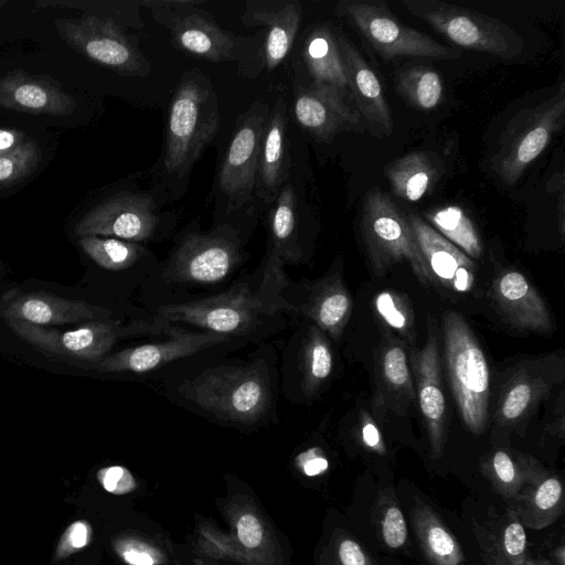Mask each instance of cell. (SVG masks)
I'll return each mask as SVG.
<instances>
[{
  "instance_id": "1",
  "label": "cell",
  "mask_w": 565,
  "mask_h": 565,
  "mask_svg": "<svg viewBox=\"0 0 565 565\" xmlns=\"http://www.w3.org/2000/svg\"><path fill=\"white\" fill-rule=\"evenodd\" d=\"M218 127L217 97L209 78L196 70L185 73L169 108L163 156L168 174L186 177Z\"/></svg>"
},
{
  "instance_id": "2",
  "label": "cell",
  "mask_w": 565,
  "mask_h": 565,
  "mask_svg": "<svg viewBox=\"0 0 565 565\" xmlns=\"http://www.w3.org/2000/svg\"><path fill=\"white\" fill-rule=\"evenodd\" d=\"M444 356L449 385L466 428L484 431L490 376L486 355L466 320L448 310L443 317Z\"/></svg>"
},
{
  "instance_id": "3",
  "label": "cell",
  "mask_w": 565,
  "mask_h": 565,
  "mask_svg": "<svg viewBox=\"0 0 565 565\" xmlns=\"http://www.w3.org/2000/svg\"><path fill=\"white\" fill-rule=\"evenodd\" d=\"M402 4L460 47L505 60L523 51V39L497 18L437 0H403Z\"/></svg>"
},
{
  "instance_id": "4",
  "label": "cell",
  "mask_w": 565,
  "mask_h": 565,
  "mask_svg": "<svg viewBox=\"0 0 565 565\" xmlns=\"http://www.w3.org/2000/svg\"><path fill=\"white\" fill-rule=\"evenodd\" d=\"M224 513L231 526L228 534L209 523L199 527L196 542L202 554L242 565L281 563V552L269 523L248 498L233 499Z\"/></svg>"
},
{
  "instance_id": "5",
  "label": "cell",
  "mask_w": 565,
  "mask_h": 565,
  "mask_svg": "<svg viewBox=\"0 0 565 565\" xmlns=\"http://www.w3.org/2000/svg\"><path fill=\"white\" fill-rule=\"evenodd\" d=\"M361 231L376 270L407 262L422 285L433 281L406 215L379 188L364 198Z\"/></svg>"
},
{
  "instance_id": "6",
  "label": "cell",
  "mask_w": 565,
  "mask_h": 565,
  "mask_svg": "<svg viewBox=\"0 0 565 565\" xmlns=\"http://www.w3.org/2000/svg\"><path fill=\"white\" fill-rule=\"evenodd\" d=\"M565 118V87L535 107L520 110L503 131L492 168L507 184L513 185L543 152Z\"/></svg>"
},
{
  "instance_id": "7",
  "label": "cell",
  "mask_w": 565,
  "mask_h": 565,
  "mask_svg": "<svg viewBox=\"0 0 565 565\" xmlns=\"http://www.w3.org/2000/svg\"><path fill=\"white\" fill-rule=\"evenodd\" d=\"M335 12L387 61L401 56L455 60L462 55L459 50L403 24L383 1L344 0L337 4Z\"/></svg>"
},
{
  "instance_id": "8",
  "label": "cell",
  "mask_w": 565,
  "mask_h": 565,
  "mask_svg": "<svg viewBox=\"0 0 565 565\" xmlns=\"http://www.w3.org/2000/svg\"><path fill=\"white\" fill-rule=\"evenodd\" d=\"M182 394L220 418L250 424L268 409L265 380L252 369H213L181 385Z\"/></svg>"
},
{
  "instance_id": "9",
  "label": "cell",
  "mask_w": 565,
  "mask_h": 565,
  "mask_svg": "<svg viewBox=\"0 0 565 565\" xmlns=\"http://www.w3.org/2000/svg\"><path fill=\"white\" fill-rule=\"evenodd\" d=\"M170 31L173 45L188 54L213 63L238 62L239 70L248 77L256 76L264 67V30L254 36L235 34L196 7Z\"/></svg>"
},
{
  "instance_id": "10",
  "label": "cell",
  "mask_w": 565,
  "mask_h": 565,
  "mask_svg": "<svg viewBox=\"0 0 565 565\" xmlns=\"http://www.w3.org/2000/svg\"><path fill=\"white\" fill-rule=\"evenodd\" d=\"M274 310L277 308L241 284L214 297L162 307L157 323L181 321L228 337L252 331L260 313Z\"/></svg>"
},
{
  "instance_id": "11",
  "label": "cell",
  "mask_w": 565,
  "mask_h": 565,
  "mask_svg": "<svg viewBox=\"0 0 565 565\" xmlns=\"http://www.w3.org/2000/svg\"><path fill=\"white\" fill-rule=\"evenodd\" d=\"M270 109L254 103L237 121L218 171L226 212L238 210L256 194L259 153Z\"/></svg>"
},
{
  "instance_id": "12",
  "label": "cell",
  "mask_w": 565,
  "mask_h": 565,
  "mask_svg": "<svg viewBox=\"0 0 565 565\" xmlns=\"http://www.w3.org/2000/svg\"><path fill=\"white\" fill-rule=\"evenodd\" d=\"M60 36L85 57L121 75L145 76L151 66L131 40L111 19L94 15L56 21Z\"/></svg>"
},
{
  "instance_id": "13",
  "label": "cell",
  "mask_w": 565,
  "mask_h": 565,
  "mask_svg": "<svg viewBox=\"0 0 565 565\" xmlns=\"http://www.w3.org/2000/svg\"><path fill=\"white\" fill-rule=\"evenodd\" d=\"M7 324L21 339L45 352L65 358L100 361L120 338L139 332L152 331L139 323L119 327L106 322H94L78 329L61 332L19 320L7 319Z\"/></svg>"
},
{
  "instance_id": "14",
  "label": "cell",
  "mask_w": 565,
  "mask_h": 565,
  "mask_svg": "<svg viewBox=\"0 0 565 565\" xmlns=\"http://www.w3.org/2000/svg\"><path fill=\"white\" fill-rule=\"evenodd\" d=\"M159 222L158 210L149 195L122 192L92 209L76 224L75 234L140 242L153 237Z\"/></svg>"
},
{
  "instance_id": "15",
  "label": "cell",
  "mask_w": 565,
  "mask_h": 565,
  "mask_svg": "<svg viewBox=\"0 0 565 565\" xmlns=\"http://www.w3.org/2000/svg\"><path fill=\"white\" fill-rule=\"evenodd\" d=\"M238 260V245L233 237L190 233L178 246L168 271L178 281L214 284L227 277Z\"/></svg>"
},
{
  "instance_id": "16",
  "label": "cell",
  "mask_w": 565,
  "mask_h": 565,
  "mask_svg": "<svg viewBox=\"0 0 565 565\" xmlns=\"http://www.w3.org/2000/svg\"><path fill=\"white\" fill-rule=\"evenodd\" d=\"M270 217L269 255L264 268L260 296L275 308H290L277 295L287 285L286 263L301 256L297 241V196L294 186L285 183L274 202Z\"/></svg>"
},
{
  "instance_id": "17",
  "label": "cell",
  "mask_w": 565,
  "mask_h": 565,
  "mask_svg": "<svg viewBox=\"0 0 565 565\" xmlns=\"http://www.w3.org/2000/svg\"><path fill=\"white\" fill-rule=\"evenodd\" d=\"M427 340L422 350L412 352L418 405L427 429L431 456L443 455L446 441V401L441 383L437 327L428 319Z\"/></svg>"
},
{
  "instance_id": "18",
  "label": "cell",
  "mask_w": 565,
  "mask_h": 565,
  "mask_svg": "<svg viewBox=\"0 0 565 565\" xmlns=\"http://www.w3.org/2000/svg\"><path fill=\"white\" fill-rule=\"evenodd\" d=\"M170 334L171 338L163 342L128 348L104 356L92 367L107 373H145L228 340L227 335L212 332L190 333L172 329Z\"/></svg>"
},
{
  "instance_id": "19",
  "label": "cell",
  "mask_w": 565,
  "mask_h": 565,
  "mask_svg": "<svg viewBox=\"0 0 565 565\" xmlns=\"http://www.w3.org/2000/svg\"><path fill=\"white\" fill-rule=\"evenodd\" d=\"M345 97L332 86L315 83L297 85L295 117L313 138L330 141L340 131L355 129L361 124L360 114L345 103Z\"/></svg>"
},
{
  "instance_id": "20",
  "label": "cell",
  "mask_w": 565,
  "mask_h": 565,
  "mask_svg": "<svg viewBox=\"0 0 565 565\" xmlns=\"http://www.w3.org/2000/svg\"><path fill=\"white\" fill-rule=\"evenodd\" d=\"M298 0L248 1L242 15L246 26H263V65L273 71L288 55L301 20Z\"/></svg>"
},
{
  "instance_id": "21",
  "label": "cell",
  "mask_w": 565,
  "mask_h": 565,
  "mask_svg": "<svg viewBox=\"0 0 565 565\" xmlns=\"http://www.w3.org/2000/svg\"><path fill=\"white\" fill-rule=\"evenodd\" d=\"M75 99L58 82L43 75L14 70L0 77V107L35 115L66 116L74 111Z\"/></svg>"
},
{
  "instance_id": "22",
  "label": "cell",
  "mask_w": 565,
  "mask_h": 565,
  "mask_svg": "<svg viewBox=\"0 0 565 565\" xmlns=\"http://www.w3.org/2000/svg\"><path fill=\"white\" fill-rule=\"evenodd\" d=\"M406 217L433 280L456 292L470 291L475 284V263L419 216Z\"/></svg>"
},
{
  "instance_id": "23",
  "label": "cell",
  "mask_w": 565,
  "mask_h": 565,
  "mask_svg": "<svg viewBox=\"0 0 565 565\" xmlns=\"http://www.w3.org/2000/svg\"><path fill=\"white\" fill-rule=\"evenodd\" d=\"M339 47L347 70L349 92L364 122L379 135L393 130L391 109L381 82L361 53L342 34H338Z\"/></svg>"
},
{
  "instance_id": "24",
  "label": "cell",
  "mask_w": 565,
  "mask_h": 565,
  "mask_svg": "<svg viewBox=\"0 0 565 565\" xmlns=\"http://www.w3.org/2000/svg\"><path fill=\"white\" fill-rule=\"evenodd\" d=\"M491 297L507 321L524 331L547 334L553 329L551 313L527 279L516 270L500 275Z\"/></svg>"
},
{
  "instance_id": "25",
  "label": "cell",
  "mask_w": 565,
  "mask_h": 565,
  "mask_svg": "<svg viewBox=\"0 0 565 565\" xmlns=\"http://www.w3.org/2000/svg\"><path fill=\"white\" fill-rule=\"evenodd\" d=\"M96 308L82 300H72L45 291L21 292L12 290L4 295L0 317L26 323L63 324L96 317Z\"/></svg>"
},
{
  "instance_id": "26",
  "label": "cell",
  "mask_w": 565,
  "mask_h": 565,
  "mask_svg": "<svg viewBox=\"0 0 565 565\" xmlns=\"http://www.w3.org/2000/svg\"><path fill=\"white\" fill-rule=\"evenodd\" d=\"M564 507L559 478L527 457L526 481L509 509L515 513L523 526L542 530L562 515Z\"/></svg>"
},
{
  "instance_id": "27",
  "label": "cell",
  "mask_w": 565,
  "mask_h": 565,
  "mask_svg": "<svg viewBox=\"0 0 565 565\" xmlns=\"http://www.w3.org/2000/svg\"><path fill=\"white\" fill-rule=\"evenodd\" d=\"M290 153L287 139V107L277 99L265 128L256 178V194L268 204L277 199L290 174Z\"/></svg>"
},
{
  "instance_id": "28",
  "label": "cell",
  "mask_w": 565,
  "mask_h": 565,
  "mask_svg": "<svg viewBox=\"0 0 565 565\" xmlns=\"http://www.w3.org/2000/svg\"><path fill=\"white\" fill-rule=\"evenodd\" d=\"M302 57L311 83L332 86L348 96V76L338 34L329 25L319 24L310 30L302 45Z\"/></svg>"
},
{
  "instance_id": "29",
  "label": "cell",
  "mask_w": 565,
  "mask_h": 565,
  "mask_svg": "<svg viewBox=\"0 0 565 565\" xmlns=\"http://www.w3.org/2000/svg\"><path fill=\"white\" fill-rule=\"evenodd\" d=\"M551 375L534 365L519 367L502 390L497 412L501 426H513L525 419L548 394Z\"/></svg>"
},
{
  "instance_id": "30",
  "label": "cell",
  "mask_w": 565,
  "mask_h": 565,
  "mask_svg": "<svg viewBox=\"0 0 565 565\" xmlns=\"http://www.w3.org/2000/svg\"><path fill=\"white\" fill-rule=\"evenodd\" d=\"M418 543L431 565H462L463 554L455 536L425 503H417L412 512Z\"/></svg>"
},
{
  "instance_id": "31",
  "label": "cell",
  "mask_w": 565,
  "mask_h": 565,
  "mask_svg": "<svg viewBox=\"0 0 565 565\" xmlns=\"http://www.w3.org/2000/svg\"><path fill=\"white\" fill-rule=\"evenodd\" d=\"M352 309L349 294L338 279L328 278L311 289L300 310L319 329L337 337L343 329Z\"/></svg>"
},
{
  "instance_id": "32",
  "label": "cell",
  "mask_w": 565,
  "mask_h": 565,
  "mask_svg": "<svg viewBox=\"0 0 565 565\" xmlns=\"http://www.w3.org/2000/svg\"><path fill=\"white\" fill-rule=\"evenodd\" d=\"M481 550L489 551L511 565H523L526 557V535L515 513L508 509L504 515H494L488 524L477 526Z\"/></svg>"
},
{
  "instance_id": "33",
  "label": "cell",
  "mask_w": 565,
  "mask_h": 565,
  "mask_svg": "<svg viewBox=\"0 0 565 565\" xmlns=\"http://www.w3.org/2000/svg\"><path fill=\"white\" fill-rule=\"evenodd\" d=\"M393 193L408 202L420 200L438 172L426 152H411L395 159L385 169Z\"/></svg>"
},
{
  "instance_id": "34",
  "label": "cell",
  "mask_w": 565,
  "mask_h": 565,
  "mask_svg": "<svg viewBox=\"0 0 565 565\" xmlns=\"http://www.w3.org/2000/svg\"><path fill=\"white\" fill-rule=\"evenodd\" d=\"M397 94L419 110L435 109L443 99L444 86L439 74L427 66L401 71L395 79Z\"/></svg>"
},
{
  "instance_id": "35",
  "label": "cell",
  "mask_w": 565,
  "mask_h": 565,
  "mask_svg": "<svg viewBox=\"0 0 565 565\" xmlns=\"http://www.w3.org/2000/svg\"><path fill=\"white\" fill-rule=\"evenodd\" d=\"M433 228L467 256L478 258L482 254L480 236L469 216L455 205L426 213Z\"/></svg>"
},
{
  "instance_id": "36",
  "label": "cell",
  "mask_w": 565,
  "mask_h": 565,
  "mask_svg": "<svg viewBox=\"0 0 565 565\" xmlns=\"http://www.w3.org/2000/svg\"><path fill=\"white\" fill-rule=\"evenodd\" d=\"M483 470L510 507L526 481L527 456L519 455L514 459L505 450L499 449L486 461Z\"/></svg>"
},
{
  "instance_id": "37",
  "label": "cell",
  "mask_w": 565,
  "mask_h": 565,
  "mask_svg": "<svg viewBox=\"0 0 565 565\" xmlns=\"http://www.w3.org/2000/svg\"><path fill=\"white\" fill-rule=\"evenodd\" d=\"M79 245L96 264L108 270L126 269L146 253L139 244L114 237L83 236Z\"/></svg>"
},
{
  "instance_id": "38",
  "label": "cell",
  "mask_w": 565,
  "mask_h": 565,
  "mask_svg": "<svg viewBox=\"0 0 565 565\" xmlns=\"http://www.w3.org/2000/svg\"><path fill=\"white\" fill-rule=\"evenodd\" d=\"M333 365L329 343L317 327H311L303 347L302 388L311 396L330 376Z\"/></svg>"
},
{
  "instance_id": "39",
  "label": "cell",
  "mask_w": 565,
  "mask_h": 565,
  "mask_svg": "<svg viewBox=\"0 0 565 565\" xmlns=\"http://www.w3.org/2000/svg\"><path fill=\"white\" fill-rule=\"evenodd\" d=\"M374 521L380 539L393 550L401 548L407 540V526L398 500L392 489L379 493Z\"/></svg>"
},
{
  "instance_id": "40",
  "label": "cell",
  "mask_w": 565,
  "mask_h": 565,
  "mask_svg": "<svg viewBox=\"0 0 565 565\" xmlns=\"http://www.w3.org/2000/svg\"><path fill=\"white\" fill-rule=\"evenodd\" d=\"M380 373L388 393L412 402L415 398L407 356L401 344L388 345L380 358Z\"/></svg>"
},
{
  "instance_id": "41",
  "label": "cell",
  "mask_w": 565,
  "mask_h": 565,
  "mask_svg": "<svg viewBox=\"0 0 565 565\" xmlns=\"http://www.w3.org/2000/svg\"><path fill=\"white\" fill-rule=\"evenodd\" d=\"M42 153L39 145L31 138L0 157V185H10L31 174L40 164Z\"/></svg>"
},
{
  "instance_id": "42",
  "label": "cell",
  "mask_w": 565,
  "mask_h": 565,
  "mask_svg": "<svg viewBox=\"0 0 565 565\" xmlns=\"http://www.w3.org/2000/svg\"><path fill=\"white\" fill-rule=\"evenodd\" d=\"M113 547L127 565H161L167 561V555L161 548L140 536H119L114 540Z\"/></svg>"
},
{
  "instance_id": "43",
  "label": "cell",
  "mask_w": 565,
  "mask_h": 565,
  "mask_svg": "<svg viewBox=\"0 0 565 565\" xmlns=\"http://www.w3.org/2000/svg\"><path fill=\"white\" fill-rule=\"evenodd\" d=\"M138 3L147 7L159 24L171 30L203 2L195 0H151Z\"/></svg>"
},
{
  "instance_id": "44",
  "label": "cell",
  "mask_w": 565,
  "mask_h": 565,
  "mask_svg": "<svg viewBox=\"0 0 565 565\" xmlns=\"http://www.w3.org/2000/svg\"><path fill=\"white\" fill-rule=\"evenodd\" d=\"M93 536L90 524L85 520H77L70 524L61 535L53 559L55 562L62 561L72 554L86 547Z\"/></svg>"
},
{
  "instance_id": "45",
  "label": "cell",
  "mask_w": 565,
  "mask_h": 565,
  "mask_svg": "<svg viewBox=\"0 0 565 565\" xmlns=\"http://www.w3.org/2000/svg\"><path fill=\"white\" fill-rule=\"evenodd\" d=\"M375 309L381 318L393 329L407 332L412 326L404 301L391 291H383L375 298Z\"/></svg>"
},
{
  "instance_id": "46",
  "label": "cell",
  "mask_w": 565,
  "mask_h": 565,
  "mask_svg": "<svg viewBox=\"0 0 565 565\" xmlns=\"http://www.w3.org/2000/svg\"><path fill=\"white\" fill-rule=\"evenodd\" d=\"M96 478L109 493L121 495L134 491L137 482L131 472L122 466H109L97 471Z\"/></svg>"
},
{
  "instance_id": "47",
  "label": "cell",
  "mask_w": 565,
  "mask_h": 565,
  "mask_svg": "<svg viewBox=\"0 0 565 565\" xmlns=\"http://www.w3.org/2000/svg\"><path fill=\"white\" fill-rule=\"evenodd\" d=\"M339 565H373L363 547L351 539H344L338 546Z\"/></svg>"
},
{
  "instance_id": "48",
  "label": "cell",
  "mask_w": 565,
  "mask_h": 565,
  "mask_svg": "<svg viewBox=\"0 0 565 565\" xmlns=\"http://www.w3.org/2000/svg\"><path fill=\"white\" fill-rule=\"evenodd\" d=\"M297 466L308 477L323 473L329 462L319 448H310L297 457Z\"/></svg>"
},
{
  "instance_id": "49",
  "label": "cell",
  "mask_w": 565,
  "mask_h": 565,
  "mask_svg": "<svg viewBox=\"0 0 565 565\" xmlns=\"http://www.w3.org/2000/svg\"><path fill=\"white\" fill-rule=\"evenodd\" d=\"M361 433L362 440L365 446L379 452L384 451L381 435L372 420H370L369 418L364 419Z\"/></svg>"
},
{
  "instance_id": "50",
  "label": "cell",
  "mask_w": 565,
  "mask_h": 565,
  "mask_svg": "<svg viewBox=\"0 0 565 565\" xmlns=\"http://www.w3.org/2000/svg\"><path fill=\"white\" fill-rule=\"evenodd\" d=\"M25 137L21 131L13 129H0V157L19 147Z\"/></svg>"
},
{
  "instance_id": "51",
  "label": "cell",
  "mask_w": 565,
  "mask_h": 565,
  "mask_svg": "<svg viewBox=\"0 0 565 565\" xmlns=\"http://www.w3.org/2000/svg\"><path fill=\"white\" fill-rule=\"evenodd\" d=\"M482 559L484 562V565H511L508 562L501 559L493 553L482 550ZM523 565H550L548 563L541 562V561H534L529 558Z\"/></svg>"
},
{
  "instance_id": "52",
  "label": "cell",
  "mask_w": 565,
  "mask_h": 565,
  "mask_svg": "<svg viewBox=\"0 0 565 565\" xmlns=\"http://www.w3.org/2000/svg\"><path fill=\"white\" fill-rule=\"evenodd\" d=\"M193 564L194 565H221L214 558H211L207 556L194 558Z\"/></svg>"
}]
</instances>
